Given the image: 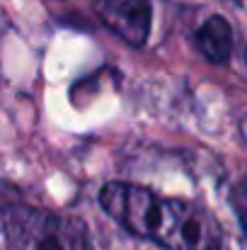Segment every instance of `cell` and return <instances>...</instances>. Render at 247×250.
Instances as JSON below:
<instances>
[{
  "label": "cell",
  "instance_id": "cell-1",
  "mask_svg": "<svg viewBox=\"0 0 247 250\" xmlns=\"http://www.w3.org/2000/svg\"><path fill=\"white\" fill-rule=\"evenodd\" d=\"M143 238L165 250H221L223 233L213 214L189 199H155Z\"/></svg>",
  "mask_w": 247,
  "mask_h": 250
},
{
  "label": "cell",
  "instance_id": "cell-2",
  "mask_svg": "<svg viewBox=\"0 0 247 250\" xmlns=\"http://www.w3.org/2000/svg\"><path fill=\"white\" fill-rule=\"evenodd\" d=\"M5 231L17 250H92L80 219L49 209H12Z\"/></svg>",
  "mask_w": 247,
  "mask_h": 250
},
{
  "label": "cell",
  "instance_id": "cell-3",
  "mask_svg": "<svg viewBox=\"0 0 247 250\" xmlns=\"http://www.w3.org/2000/svg\"><path fill=\"white\" fill-rule=\"evenodd\" d=\"M102 24L124 39L129 46H143L153 24V7L148 0H95Z\"/></svg>",
  "mask_w": 247,
  "mask_h": 250
},
{
  "label": "cell",
  "instance_id": "cell-4",
  "mask_svg": "<svg viewBox=\"0 0 247 250\" xmlns=\"http://www.w3.org/2000/svg\"><path fill=\"white\" fill-rule=\"evenodd\" d=\"M194 44L199 54L211 63H228L233 54V27L226 17H209L194 34Z\"/></svg>",
  "mask_w": 247,
  "mask_h": 250
},
{
  "label": "cell",
  "instance_id": "cell-5",
  "mask_svg": "<svg viewBox=\"0 0 247 250\" xmlns=\"http://www.w3.org/2000/svg\"><path fill=\"white\" fill-rule=\"evenodd\" d=\"M228 2H238V0H228Z\"/></svg>",
  "mask_w": 247,
  "mask_h": 250
}]
</instances>
